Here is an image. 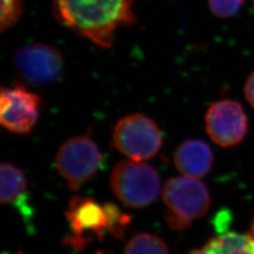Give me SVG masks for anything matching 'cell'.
Returning <instances> with one entry per match:
<instances>
[{
	"label": "cell",
	"mask_w": 254,
	"mask_h": 254,
	"mask_svg": "<svg viewBox=\"0 0 254 254\" xmlns=\"http://www.w3.org/2000/svg\"><path fill=\"white\" fill-rule=\"evenodd\" d=\"M134 0H53L62 24L96 46L109 48L119 28L135 22Z\"/></svg>",
	"instance_id": "cell-1"
},
{
	"label": "cell",
	"mask_w": 254,
	"mask_h": 254,
	"mask_svg": "<svg viewBox=\"0 0 254 254\" xmlns=\"http://www.w3.org/2000/svg\"><path fill=\"white\" fill-rule=\"evenodd\" d=\"M111 189L124 204L143 208L152 204L160 192V177L153 167L139 161H122L110 177Z\"/></svg>",
	"instance_id": "cell-2"
},
{
	"label": "cell",
	"mask_w": 254,
	"mask_h": 254,
	"mask_svg": "<svg viewBox=\"0 0 254 254\" xmlns=\"http://www.w3.org/2000/svg\"><path fill=\"white\" fill-rule=\"evenodd\" d=\"M114 146L122 154L135 161L148 160L162 146L160 130L152 119L132 114L121 119L113 131Z\"/></svg>",
	"instance_id": "cell-3"
},
{
	"label": "cell",
	"mask_w": 254,
	"mask_h": 254,
	"mask_svg": "<svg viewBox=\"0 0 254 254\" xmlns=\"http://www.w3.org/2000/svg\"><path fill=\"white\" fill-rule=\"evenodd\" d=\"M101 161L100 150L89 136L68 139L56 156L59 172L73 190L97 173Z\"/></svg>",
	"instance_id": "cell-4"
},
{
	"label": "cell",
	"mask_w": 254,
	"mask_h": 254,
	"mask_svg": "<svg viewBox=\"0 0 254 254\" xmlns=\"http://www.w3.org/2000/svg\"><path fill=\"white\" fill-rule=\"evenodd\" d=\"M163 200L169 212L190 227L193 220L208 212L211 198L206 186L195 177L172 178L163 189Z\"/></svg>",
	"instance_id": "cell-5"
},
{
	"label": "cell",
	"mask_w": 254,
	"mask_h": 254,
	"mask_svg": "<svg viewBox=\"0 0 254 254\" xmlns=\"http://www.w3.org/2000/svg\"><path fill=\"white\" fill-rule=\"evenodd\" d=\"M36 93L21 85L1 89L0 124L9 132L26 135L35 127L41 110Z\"/></svg>",
	"instance_id": "cell-6"
},
{
	"label": "cell",
	"mask_w": 254,
	"mask_h": 254,
	"mask_svg": "<svg viewBox=\"0 0 254 254\" xmlns=\"http://www.w3.org/2000/svg\"><path fill=\"white\" fill-rule=\"evenodd\" d=\"M205 128L216 144L228 148L239 144L245 138L249 123L238 102L224 99L210 106L205 115Z\"/></svg>",
	"instance_id": "cell-7"
},
{
	"label": "cell",
	"mask_w": 254,
	"mask_h": 254,
	"mask_svg": "<svg viewBox=\"0 0 254 254\" xmlns=\"http://www.w3.org/2000/svg\"><path fill=\"white\" fill-rule=\"evenodd\" d=\"M14 65L25 80L35 85H47L61 77L64 72V58L52 46L34 44L16 52Z\"/></svg>",
	"instance_id": "cell-8"
},
{
	"label": "cell",
	"mask_w": 254,
	"mask_h": 254,
	"mask_svg": "<svg viewBox=\"0 0 254 254\" xmlns=\"http://www.w3.org/2000/svg\"><path fill=\"white\" fill-rule=\"evenodd\" d=\"M66 217L73 234L69 244L74 249L84 248L92 236L102 238L109 233V216L105 205L102 206L91 198L73 196Z\"/></svg>",
	"instance_id": "cell-9"
},
{
	"label": "cell",
	"mask_w": 254,
	"mask_h": 254,
	"mask_svg": "<svg viewBox=\"0 0 254 254\" xmlns=\"http://www.w3.org/2000/svg\"><path fill=\"white\" fill-rule=\"evenodd\" d=\"M174 162L180 173L190 177H203L211 171L213 153L208 144L200 139L183 142L174 154Z\"/></svg>",
	"instance_id": "cell-10"
},
{
	"label": "cell",
	"mask_w": 254,
	"mask_h": 254,
	"mask_svg": "<svg viewBox=\"0 0 254 254\" xmlns=\"http://www.w3.org/2000/svg\"><path fill=\"white\" fill-rule=\"evenodd\" d=\"M189 254H254L252 235L227 233L210 239L201 250Z\"/></svg>",
	"instance_id": "cell-11"
},
{
	"label": "cell",
	"mask_w": 254,
	"mask_h": 254,
	"mask_svg": "<svg viewBox=\"0 0 254 254\" xmlns=\"http://www.w3.org/2000/svg\"><path fill=\"white\" fill-rule=\"evenodd\" d=\"M27 182L24 173L15 166L1 164V196L3 204L15 203L26 199Z\"/></svg>",
	"instance_id": "cell-12"
},
{
	"label": "cell",
	"mask_w": 254,
	"mask_h": 254,
	"mask_svg": "<svg viewBox=\"0 0 254 254\" xmlns=\"http://www.w3.org/2000/svg\"><path fill=\"white\" fill-rule=\"evenodd\" d=\"M125 254H169V252L161 238L150 234H139L128 242Z\"/></svg>",
	"instance_id": "cell-13"
},
{
	"label": "cell",
	"mask_w": 254,
	"mask_h": 254,
	"mask_svg": "<svg viewBox=\"0 0 254 254\" xmlns=\"http://www.w3.org/2000/svg\"><path fill=\"white\" fill-rule=\"evenodd\" d=\"M105 207L109 216V233L115 237H123L130 223V218L113 203H107L105 204Z\"/></svg>",
	"instance_id": "cell-14"
},
{
	"label": "cell",
	"mask_w": 254,
	"mask_h": 254,
	"mask_svg": "<svg viewBox=\"0 0 254 254\" xmlns=\"http://www.w3.org/2000/svg\"><path fill=\"white\" fill-rule=\"evenodd\" d=\"M22 13V0H1L0 27L5 31L12 27Z\"/></svg>",
	"instance_id": "cell-15"
},
{
	"label": "cell",
	"mask_w": 254,
	"mask_h": 254,
	"mask_svg": "<svg viewBox=\"0 0 254 254\" xmlns=\"http://www.w3.org/2000/svg\"><path fill=\"white\" fill-rule=\"evenodd\" d=\"M211 11L220 18L233 17L239 12L244 0H208Z\"/></svg>",
	"instance_id": "cell-16"
},
{
	"label": "cell",
	"mask_w": 254,
	"mask_h": 254,
	"mask_svg": "<svg viewBox=\"0 0 254 254\" xmlns=\"http://www.w3.org/2000/svg\"><path fill=\"white\" fill-rule=\"evenodd\" d=\"M244 92L246 99L249 101L251 106L254 109V72L249 76L248 80L246 82Z\"/></svg>",
	"instance_id": "cell-17"
},
{
	"label": "cell",
	"mask_w": 254,
	"mask_h": 254,
	"mask_svg": "<svg viewBox=\"0 0 254 254\" xmlns=\"http://www.w3.org/2000/svg\"><path fill=\"white\" fill-rule=\"evenodd\" d=\"M251 235H252V236H254V225H253V227H252V232H251Z\"/></svg>",
	"instance_id": "cell-18"
}]
</instances>
